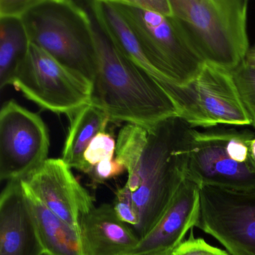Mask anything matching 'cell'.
I'll use <instances>...</instances> for the list:
<instances>
[{
	"mask_svg": "<svg viewBox=\"0 0 255 255\" xmlns=\"http://www.w3.org/2000/svg\"><path fill=\"white\" fill-rule=\"evenodd\" d=\"M195 129L174 116L151 125L127 124L119 132L116 158L128 171L125 186L139 210L135 232L140 240L157 224L186 180Z\"/></svg>",
	"mask_w": 255,
	"mask_h": 255,
	"instance_id": "6da1fadb",
	"label": "cell"
},
{
	"mask_svg": "<svg viewBox=\"0 0 255 255\" xmlns=\"http://www.w3.org/2000/svg\"><path fill=\"white\" fill-rule=\"evenodd\" d=\"M98 70L93 102L110 122L147 125L179 116L169 94L157 80L122 54L93 19Z\"/></svg>",
	"mask_w": 255,
	"mask_h": 255,
	"instance_id": "7a4b0ae2",
	"label": "cell"
},
{
	"mask_svg": "<svg viewBox=\"0 0 255 255\" xmlns=\"http://www.w3.org/2000/svg\"><path fill=\"white\" fill-rule=\"evenodd\" d=\"M173 17L205 63L234 71L249 53L247 0H170Z\"/></svg>",
	"mask_w": 255,
	"mask_h": 255,
	"instance_id": "3957f363",
	"label": "cell"
},
{
	"mask_svg": "<svg viewBox=\"0 0 255 255\" xmlns=\"http://www.w3.org/2000/svg\"><path fill=\"white\" fill-rule=\"evenodd\" d=\"M31 44L92 84L98 70L93 20L69 0H37L22 16Z\"/></svg>",
	"mask_w": 255,
	"mask_h": 255,
	"instance_id": "277c9868",
	"label": "cell"
},
{
	"mask_svg": "<svg viewBox=\"0 0 255 255\" xmlns=\"http://www.w3.org/2000/svg\"><path fill=\"white\" fill-rule=\"evenodd\" d=\"M138 41L164 83L185 86L195 80L204 63L173 16L135 6L128 0H110Z\"/></svg>",
	"mask_w": 255,
	"mask_h": 255,
	"instance_id": "5b68a950",
	"label": "cell"
},
{
	"mask_svg": "<svg viewBox=\"0 0 255 255\" xmlns=\"http://www.w3.org/2000/svg\"><path fill=\"white\" fill-rule=\"evenodd\" d=\"M161 85L174 101L179 116L195 129L252 125L231 71L204 63L198 77L186 86Z\"/></svg>",
	"mask_w": 255,
	"mask_h": 255,
	"instance_id": "8992f818",
	"label": "cell"
},
{
	"mask_svg": "<svg viewBox=\"0 0 255 255\" xmlns=\"http://www.w3.org/2000/svg\"><path fill=\"white\" fill-rule=\"evenodd\" d=\"M12 85L43 110L69 116L92 101L93 84L30 44Z\"/></svg>",
	"mask_w": 255,
	"mask_h": 255,
	"instance_id": "52a82bcc",
	"label": "cell"
},
{
	"mask_svg": "<svg viewBox=\"0 0 255 255\" xmlns=\"http://www.w3.org/2000/svg\"><path fill=\"white\" fill-rule=\"evenodd\" d=\"M195 228L231 255H255V191L201 186Z\"/></svg>",
	"mask_w": 255,
	"mask_h": 255,
	"instance_id": "ba28073f",
	"label": "cell"
},
{
	"mask_svg": "<svg viewBox=\"0 0 255 255\" xmlns=\"http://www.w3.org/2000/svg\"><path fill=\"white\" fill-rule=\"evenodd\" d=\"M50 148L45 124L38 115L10 101L0 112V179L22 180L44 163Z\"/></svg>",
	"mask_w": 255,
	"mask_h": 255,
	"instance_id": "9c48e42d",
	"label": "cell"
},
{
	"mask_svg": "<svg viewBox=\"0 0 255 255\" xmlns=\"http://www.w3.org/2000/svg\"><path fill=\"white\" fill-rule=\"evenodd\" d=\"M228 128L195 129L186 178L201 186L255 191V171L250 162L234 160L227 150Z\"/></svg>",
	"mask_w": 255,
	"mask_h": 255,
	"instance_id": "30bf717a",
	"label": "cell"
},
{
	"mask_svg": "<svg viewBox=\"0 0 255 255\" xmlns=\"http://www.w3.org/2000/svg\"><path fill=\"white\" fill-rule=\"evenodd\" d=\"M71 168L62 159H48L23 180L47 208L80 234L82 219L95 207Z\"/></svg>",
	"mask_w": 255,
	"mask_h": 255,
	"instance_id": "8fae6325",
	"label": "cell"
},
{
	"mask_svg": "<svg viewBox=\"0 0 255 255\" xmlns=\"http://www.w3.org/2000/svg\"><path fill=\"white\" fill-rule=\"evenodd\" d=\"M199 211L200 186L186 178L157 224L128 255L172 253L196 226Z\"/></svg>",
	"mask_w": 255,
	"mask_h": 255,
	"instance_id": "7c38bea8",
	"label": "cell"
},
{
	"mask_svg": "<svg viewBox=\"0 0 255 255\" xmlns=\"http://www.w3.org/2000/svg\"><path fill=\"white\" fill-rule=\"evenodd\" d=\"M21 180L8 181L0 197V255H43Z\"/></svg>",
	"mask_w": 255,
	"mask_h": 255,
	"instance_id": "4fadbf2b",
	"label": "cell"
},
{
	"mask_svg": "<svg viewBox=\"0 0 255 255\" xmlns=\"http://www.w3.org/2000/svg\"><path fill=\"white\" fill-rule=\"evenodd\" d=\"M80 236L85 255H128L140 241L135 230L108 204L95 207L83 218Z\"/></svg>",
	"mask_w": 255,
	"mask_h": 255,
	"instance_id": "5bb4252c",
	"label": "cell"
},
{
	"mask_svg": "<svg viewBox=\"0 0 255 255\" xmlns=\"http://www.w3.org/2000/svg\"><path fill=\"white\" fill-rule=\"evenodd\" d=\"M21 183L44 254L85 255L80 233L47 208L23 179Z\"/></svg>",
	"mask_w": 255,
	"mask_h": 255,
	"instance_id": "9a60e30c",
	"label": "cell"
},
{
	"mask_svg": "<svg viewBox=\"0 0 255 255\" xmlns=\"http://www.w3.org/2000/svg\"><path fill=\"white\" fill-rule=\"evenodd\" d=\"M69 129L64 144L62 159L71 168L87 173L84 153L94 138L105 132L110 122L105 110L91 101L68 116Z\"/></svg>",
	"mask_w": 255,
	"mask_h": 255,
	"instance_id": "2e32d148",
	"label": "cell"
},
{
	"mask_svg": "<svg viewBox=\"0 0 255 255\" xmlns=\"http://www.w3.org/2000/svg\"><path fill=\"white\" fill-rule=\"evenodd\" d=\"M30 41L21 18L0 17V89L12 84Z\"/></svg>",
	"mask_w": 255,
	"mask_h": 255,
	"instance_id": "e0dca14e",
	"label": "cell"
},
{
	"mask_svg": "<svg viewBox=\"0 0 255 255\" xmlns=\"http://www.w3.org/2000/svg\"><path fill=\"white\" fill-rule=\"evenodd\" d=\"M243 107L255 128V67L243 62L231 71Z\"/></svg>",
	"mask_w": 255,
	"mask_h": 255,
	"instance_id": "ac0fdd59",
	"label": "cell"
},
{
	"mask_svg": "<svg viewBox=\"0 0 255 255\" xmlns=\"http://www.w3.org/2000/svg\"><path fill=\"white\" fill-rule=\"evenodd\" d=\"M117 141L107 132H100L91 141L84 153V162L87 166L86 174L95 165L107 159H115Z\"/></svg>",
	"mask_w": 255,
	"mask_h": 255,
	"instance_id": "d6986e66",
	"label": "cell"
},
{
	"mask_svg": "<svg viewBox=\"0 0 255 255\" xmlns=\"http://www.w3.org/2000/svg\"><path fill=\"white\" fill-rule=\"evenodd\" d=\"M113 206L122 222L132 227L135 231L138 229L141 223L139 210L132 198V192L126 186L118 189Z\"/></svg>",
	"mask_w": 255,
	"mask_h": 255,
	"instance_id": "ffe728a7",
	"label": "cell"
},
{
	"mask_svg": "<svg viewBox=\"0 0 255 255\" xmlns=\"http://www.w3.org/2000/svg\"><path fill=\"white\" fill-rule=\"evenodd\" d=\"M172 255H231L226 250L212 246L201 237H195L193 229L189 237L180 243L172 252Z\"/></svg>",
	"mask_w": 255,
	"mask_h": 255,
	"instance_id": "44dd1931",
	"label": "cell"
},
{
	"mask_svg": "<svg viewBox=\"0 0 255 255\" xmlns=\"http://www.w3.org/2000/svg\"><path fill=\"white\" fill-rule=\"evenodd\" d=\"M126 170L125 165L116 158L102 161L94 166L88 174L95 183H104L106 180L114 178Z\"/></svg>",
	"mask_w": 255,
	"mask_h": 255,
	"instance_id": "7402d4cb",
	"label": "cell"
},
{
	"mask_svg": "<svg viewBox=\"0 0 255 255\" xmlns=\"http://www.w3.org/2000/svg\"><path fill=\"white\" fill-rule=\"evenodd\" d=\"M37 0H0V17H18L36 3Z\"/></svg>",
	"mask_w": 255,
	"mask_h": 255,
	"instance_id": "603a6c76",
	"label": "cell"
},
{
	"mask_svg": "<svg viewBox=\"0 0 255 255\" xmlns=\"http://www.w3.org/2000/svg\"><path fill=\"white\" fill-rule=\"evenodd\" d=\"M129 2L135 6L161 15L173 16L170 0H131Z\"/></svg>",
	"mask_w": 255,
	"mask_h": 255,
	"instance_id": "cb8c5ba5",
	"label": "cell"
},
{
	"mask_svg": "<svg viewBox=\"0 0 255 255\" xmlns=\"http://www.w3.org/2000/svg\"><path fill=\"white\" fill-rule=\"evenodd\" d=\"M249 162L255 171V137L249 141Z\"/></svg>",
	"mask_w": 255,
	"mask_h": 255,
	"instance_id": "d4e9b609",
	"label": "cell"
},
{
	"mask_svg": "<svg viewBox=\"0 0 255 255\" xmlns=\"http://www.w3.org/2000/svg\"><path fill=\"white\" fill-rule=\"evenodd\" d=\"M172 255V253L168 254V255Z\"/></svg>",
	"mask_w": 255,
	"mask_h": 255,
	"instance_id": "484cf974",
	"label": "cell"
},
{
	"mask_svg": "<svg viewBox=\"0 0 255 255\" xmlns=\"http://www.w3.org/2000/svg\"><path fill=\"white\" fill-rule=\"evenodd\" d=\"M46 255V254H44V255Z\"/></svg>",
	"mask_w": 255,
	"mask_h": 255,
	"instance_id": "4316f807",
	"label": "cell"
}]
</instances>
